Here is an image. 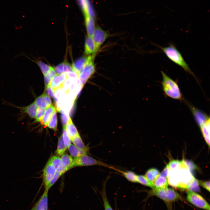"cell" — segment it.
Returning a JSON list of instances; mask_svg holds the SVG:
<instances>
[{"instance_id":"6da1fadb","label":"cell","mask_w":210,"mask_h":210,"mask_svg":"<svg viewBox=\"0 0 210 210\" xmlns=\"http://www.w3.org/2000/svg\"><path fill=\"white\" fill-rule=\"evenodd\" d=\"M194 178L183 160L180 167L175 170H169L167 178L168 183L171 186L181 189H188Z\"/></svg>"},{"instance_id":"7a4b0ae2","label":"cell","mask_w":210,"mask_h":210,"mask_svg":"<svg viewBox=\"0 0 210 210\" xmlns=\"http://www.w3.org/2000/svg\"><path fill=\"white\" fill-rule=\"evenodd\" d=\"M158 46L170 60L183 68L186 72L191 75L198 81L196 77L190 68L180 52L173 44H170L165 47Z\"/></svg>"},{"instance_id":"3957f363","label":"cell","mask_w":210,"mask_h":210,"mask_svg":"<svg viewBox=\"0 0 210 210\" xmlns=\"http://www.w3.org/2000/svg\"><path fill=\"white\" fill-rule=\"evenodd\" d=\"M162 88L165 95L174 99L182 100V95L176 82L161 71Z\"/></svg>"},{"instance_id":"277c9868","label":"cell","mask_w":210,"mask_h":210,"mask_svg":"<svg viewBox=\"0 0 210 210\" xmlns=\"http://www.w3.org/2000/svg\"><path fill=\"white\" fill-rule=\"evenodd\" d=\"M94 165L103 166L115 171H117V169L113 166L107 164L100 160H97L86 154L75 158L70 166L69 169L77 166Z\"/></svg>"},{"instance_id":"5b68a950","label":"cell","mask_w":210,"mask_h":210,"mask_svg":"<svg viewBox=\"0 0 210 210\" xmlns=\"http://www.w3.org/2000/svg\"><path fill=\"white\" fill-rule=\"evenodd\" d=\"M95 54L88 55L84 66L79 75L81 85L83 87L88 79L95 72L94 62Z\"/></svg>"},{"instance_id":"8992f818","label":"cell","mask_w":210,"mask_h":210,"mask_svg":"<svg viewBox=\"0 0 210 210\" xmlns=\"http://www.w3.org/2000/svg\"><path fill=\"white\" fill-rule=\"evenodd\" d=\"M150 193L167 202H173L181 198L180 195L176 191L168 188L161 189H152Z\"/></svg>"},{"instance_id":"52a82bcc","label":"cell","mask_w":210,"mask_h":210,"mask_svg":"<svg viewBox=\"0 0 210 210\" xmlns=\"http://www.w3.org/2000/svg\"><path fill=\"white\" fill-rule=\"evenodd\" d=\"M187 200L194 206L205 210H210V205L202 196L195 192L187 191Z\"/></svg>"},{"instance_id":"ba28073f","label":"cell","mask_w":210,"mask_h":210,"mask_svg":"<svg viewBox=\"0 0 210 210\" xmlns=\"http://www.w3.org/2000/svg\"><path fill=\"white\" fill-rule=\"evenodd\" d=\"M110 36L109 33L99 27H95L92 37L98 50Z\"/></svg>"},{"instance_id":"9c48e42d","label":"cell","mask_w":210,"mask_h":210,"mask_svg":"<svg viewBox=\"0 0 210 210\" xmlns=\"http://www.w3.org/2000/svg\"><path fill=\"white\" fill-rule=\"evenodd\" d=\"M56 171L55 167L48 161L43 170L42 178L45 190H46Z\"/></svg>"},{"instance_id":"30bf717a","label":"cell","mask_w":210,"mask_h":210,"mask_svg":"<svg viewBox=\"0 0 210 210\" xmlns=\"http://www.w3.org/2000/svg\"><path fill=\"white\" fill-rule=\"evenodd\" d=\"M6 103L8 105L18 109L21 114H25L31 118H35L38 108L34 102L28 105L23 106H16L10 103Z\"/></svg>"},{"instance_id":"8fae6325","label":"cell","mask_w":210,"mask_h":210,"mask_svg":"<svg viewBox=\"0 0 210 210\" xmlns=\"http://www.w3.org/2000/svg\"><path fill=\"white\" fill-rule=\"evenodd\" d=\"M48 192L45 190L38 200L29 210H48Z\"/></svg>"},{"instance_id":"7c38bea8","label":"cell","mask_w":210,"mask_h":210,"mask_svg":"<svg viewBox=\"0 0 210 210\" xmlns=\"http://www.w3.org/2000/svg\"><path fill=\"white\" fill-rule=\"evenodd\" d=\"M67 78L65 73L56 74L52 79L50 85L55 91L58 88H62L64 82Z\"/></svg>"},{"instance_id":"4fadbf2b","label":"cell","mask_w":210,"mask_h":210,"mask_svg":"<svg viewBox=\"0 0 210 210\" xmlns=\"http://www.w3.org/2000/svg\"><path fill=\"white\" fill-rule=\"evenodd\" d=\"M34 102L37 108H43L46 109L52 105L50 98L45 93H43L37 97Z\"/></svg>"},{"instance_id":"5bb4252c","label":"cell","mask_w":210,"mask_h":210,"mask_svg":"<svg viewBox=\"0 0 210 210\" xmlns=\"http://www.w3.org/2000/svg\"><path fill=\"white\" fill-rule=\"evenodd\" d=\"M84 46L85 53L87 55L96 54L98 51L92 37L88 36L86 38Z\"/></svg>"},{"instance_id":"9a60e30c","label":"cell","mask_w":210,"mask_h":210,"mask_svg":"<svg viewBox=\"0 0 210 210\" xmlns=\"http://www.w3.org/2000/svg\"><path fill=\"white\" fill-rule=\"evenodd\" d=\"M168 182L167 178L160 174L153 183V189H163L167 188Z\"/></svg>"},{"instance_id":"2e32d148","label":"cell","mask_w":210,"mask_h":210,"mask_svg":"<svg viewBox=\"0 0 210 210\" xmlns=\"http://www.w3.org/2000/svg\"><path fill=\"white\" fill-rule=\"evenodd\" d=\"M84 15L88 36L92 37L95 28L94 18L87 15Z\"/></svg>"},{"instance_id":"e0dca14e","label":"cell","mask_w":210,"mask_h":210,"mask_svg":"<svg viewBox=\"0 0 210 210\" xmlns=\"http://www.w3.org/2000/svg\"><path fill=\"white\" fill-rule=\"evenodd\" d=\"M87 57L83 56L75 61L72 66L73 71L79 76L82 71L86 63Z\"/></svg>"},{"instance_id":"ac0fdd59","label":"cell","mask_w":210,"mask_h":210,"mask_svg":"<svg viewBox=\"0 0 210 210\" xmlns=\"http://www.w3.org/2000/svg\"><path fill=\"white\" fill-rule=\"evenodd\" d=\"M210 120L199 126L203 136L207 144L210 146Z\"/></svg>"},{"instance_id":"d6986e66","label":"cell","mask_w":210,"mask_h":210,"mask_svg":"<svg viewBox=\"0 0 210 210\" xmlns=\"http://www.w3.org/2000/svg\"><path fill=\"white\" fill-rule=\"evenodd\" d=\"M65 129L68 135L71 139L75 136L79 134L70 117L69 121L66 126Z\"/></svg>"},{"instance_id":"ffe728a7","label":"cell","mask_w":210,"mask_h":210,"mask_svg":"<svg viewBox=\"0 0 210 210\" xmlns=\"http://www.w3.org/2000/svg\"><path fill=\"white\" fill-rule=\"evenodd\" d=\"M54 69L57 75L73 71L72 65L66 62H63L60 64L56 66Z\"/></svg>"},{"instance_id":"44dd1931","label":"cell","mask_w":210,"mask_h":210,"mask_svg":"<svg viewBox=\"0 0 210 210\" xmlns=\"http://www.w3.org/2000/svg\"><path fill=\"white\" fill-rule=\"evenodd\" d=\"M46 109L44 114L41 122V124L44 125H47L52 113L56 110L55 107L52 105H51Z\"/></svg>"},{"instance_id":"7402d4cb","label":"cell","mask_w":210,"mask_h":210,"mask_svg":"<svg viewBox=\"0 0 210 210\" xmlns=\"http://www.w3.org/2000/svg\"><path fill=\"white\" fill-rule=\"evenodd\" d=\"M77 1L84 15L87 14L93 10L89 0H77Z\"/></svg>"},{"instance_id":"603a6c76","label":"cell","mask_w":210,"mask_h":210,"mask_svg":"<svg viewBox=\"0 0 210 210\" xmlns=\"http://www.w3.org/2000/svg\"><path fill=\"white\" fill-rule=\"evenodd\" d=\"M68 148L71 155L76 158L86 155L87 152L81 150L71 144Z\"/></svg>"},{"instance_id":"cb8c5ba5","label":"cell","mask_w":210,"mask_h":210,"mask_svg":"<svg viewBox=\"0 0 210 210\" xmlns=\"http://www.w3.org/2000/svg\"><path fill=\"white\" fill-rule=\"evenodd\" d=\"M71 140L74 145L76 147L87 152H88V148L85 146L79 134L74 137Z\"/></svg>"},{"instance_id":"d4e9b609","label":"cell","mask_w":210,"mask_h":210,"mask_svg":"<svg viewBox=\"0 0 210 210\" xmlns=\"http://www.w3.org/2000/svg\"><path fill=\"white\" fill-rule=\"evenodd\" d=\"M108 178L109 177H107V179L103 182V189L100 193L103 202L105 210H113L109 203L105 191L106 183Z\"/></svg>"},{"instance_id":"484cf974","label":"cell","mask_w":210,"mask_h":210,"mask_svg":"<svg viewBox=\"0 0 210 210\" xmlns=\"http://www.w3.org/2000/svg\"><path fill=\"white\" fill-rule=\"evenodd\" d=\"M160 174V172L158 170L155 168H152L146 172L145 176L153 184L154 181Z\"/></svg>"},{"instance_id":"4316f807","label":"cell","mask_w":210,"mask_h":210,"mask_svg":"<svg viewBox=\"0 0 210 210\" xmlns=\"http://www.w3.org/2000/svg\"><path fill=\"white\" fill-rule=\"evenodd\" d=\"M119 172L129 181L133 183H137V175L133 171H123L120 170Z\"/></svg>"},{"instance_id":"83f0119b","label":"cell","mask_w":210,"mask_h":210,"mask_svg":"<svg viewBox=\"0 0 210 210\" xmlns=\"http://www.w3.org/2000/svg\"><path fill=\"white\" fill-rule=\"evenodd\" d=\"M61 158L62 165L66 168L67 170L72 164L73 159L71 156L67 154H64Z\"/></svg>"},{"instance_id":"f1b7e54d","label":"cell","mask_w":210,"mask_h":210,"mask_svg":"<svg viewBox=\"0 0 210 210\" xmlns=\"http://www.w3.org/2000/svg\"><path fill=\"white\" fill-rule=\"evenodd\" d=\"M47 126L50 128L54 131H56L57 129V118L56 110L52 113Z\"/></svg>"},{"instance_id":"f546056e","label":"cell","mask_w":210,"mask_h":210,"mask_svg":"<svg viewBox=\"0 0 210 210\" xmlns=\"http://www.w3.org/2000/svg\"><path fill=\"white\" fill-rule=\"evenodd\" d=\"M66 148L63 141L62 136H60L58 141L56 153L60 156H62L64 154Z\"/></svg>"},{"instance_id":"4dcf8cb0","label":"cell","mask_w":210,"mask_h":210,"mask_svg":"<svg viewBox=\"0 0 210 210\" xmlns=\"http://www.w3.org/2000/svg\"><path fill=\"white\" fill-rule=\"evenodd\" d=\"M137 182L142 185L150 187L153 189V184L145 176L141 175H137Z\"/></svg>"},{"instance_id":"1f68e13d","label":"cell","mask_w":210,"mask_h":210,"mask_svg":"<svg viewBox=\"0 0 210 210\" xmlns=\"http://www.w3.org/2000/svg\"><path fill=\"white\" fill-rule=\"evenodd\" d=\"M183 164V160H173L170 162L166 167L169 170H172L178 168L182 165Z\"/></svg>"},{"instance_id":"d6a6232c","label":"cell","mask_w":210,"mask_h":210,"mask_svg":"<svg viewBox=\"0 0 210 210\" xmlns=\"http://www.w3.org/2000/svg\"><path fill=\"white\" fill-rule=\"evenodd\" d=\"M199 183L198 180L194 178L189 184L188 190L194 192H199L200 189L199 187Z\"/></svg>"},{"instance_id":"836d02e7","label":"cell","mask_w":210,"mask_h":210,"mask_svg":"<svg viewBox=\"0 0 210 210\" xmlns=\"http://www.w3.org/2000/svg\"><path fill=\"white\" fill-rule=\"evenodd\" d=\"M55 167L56 170L60 168L62 165L61 158L56 156L52 157L48 161Z\"/></svg>"},{"instance_id":"e575fe53","label":"cell","mask_w":210,"mask_h":210,"mask_svg":"<svg viewBox=\"0 0 210 210\" xmlns=\"http://www.w3.org/2000/svg\"><path fill=\"white\" fill-rule=\"evenodd\" d=\"M62 136L64 145L67 149L71 144V140L68 135L65 128H63Z\"/></svg>"},{"instance_id":"d590c367","label":"cell","mask_w":210,"mask_h":210,"mask_svg":"<svg viewBox=\"0 0 210 210\" xmlns=\"http://www.w3.org/2000/svg\"><path fill=\"white\" fill-rule=\"evenodd\" d=\"M46 109L43 108H38L34 122H41L44 114Z\"/></svg>"},{"instance_id":"8d00e7d4","label":"cell","mask_w":210,"mask_h":210,"mask_svg":"<svg viewBox=\"0 0 210 210\" xmlns=\"http://www.w3.org/2000/svg\"><path fill=\"white\" fill-rule=\"evenodd\" d=\"M62 174L59 170H56V172L50 181L47 188L46 190H45L48 191L50 188L55 183L60 176Z\"/></svg>"},{"instance_id":"74e56055","label":"cell","mask_w":210,"mask_h":210,"mask_svg":"<svg viewBox=\"0 0 210 210\" xmlns=\"http://www.w3.org/2000/svg\"><path fill=\"white\" fill-rule=\"evenodd\" d=\"M36 63L39 67L43 75L46 74L52 67L41 61H37Z\"/></svg>"},{"instance_id":"f35d334b","label":"cell","mask_w":210,"mask_h":210,"mask_svg":"<svg viewBox=\"0 0 210 210\" xmlns=\"http://www.w3.org/2000/svg\"><path fill=\"white\" fill-rule=\"evenodd\" d=\"M61 120L63 128H65L69 120L70 117L69 115L65 113L63 110L61 109Z\"/></svg>"},{"instance_id":"ab89813d","label":"cell","mask_w":210,"mask_h":210,"mask_svg":"<svg viewBox=\"0 0 210 210\" xmlns=\"http://www.w3.org/2000/svg\"><path fill=\"white\" fill-rule=\"evenodd\" d=\"M45 91L47 94L53 98L55 103V106L58 102V100L55 95V91L50 85L45 87Z\"/></svg>"},{"instance_id":"60d3db41","label":"cell","mask_w":210,"mask_h":210,"mask_svg":"<svg viewBox=\"0 0 210 210\" xmlns=\"http://www.w3.org/2000/svg\"><path fill=\"white\" fill-rule=\"evenodd\" d=\"M73 79L68 78L63 83L62 88L65 94L69 92V89Z\"/></svg>"},{"instance_id":"b9f144b4","label":"cell","mask_w":210,"mask_h":210,"mask_svg":"<svg viewBox=\"0 0 210 210\" xmlns=\"http://www.w3.org/2000/svg\"><path fill=\"white\" fill-rule=\"evenodd\" d=\"M67 77L73 79L79 78V76L73 71H67L65 73Z\"/></svg>"},{"instance_id":"7bdbcfd3","label":"cell","mask_w":210,"mask_h":210,"mask_svg":"<svg viewBox=\"0 0 210 210\" xmlns=\"http://www.w3.org/2000/svg\"><path fill=\"white\" fill-rule=\"evenodd\" d=\"M199 184L208 191H210V182L209 181H200Z\"/></svg>"},{"instance_id":"ee69618b","label":"cell","mask_w":210,"mask_h":210,"mask_svg":"<svg viewBox=\"0 0 210 210\" xmlns=\"http://www.w3.org/2000/svg\"><path fill=\"white\" fill-rule=\"evenodd\" d=\"M184 161L190 170L194 169L196 168V165L191 162L187 160H184Z\"/></svg>"},{"instance_id":"f6af8a7d","label":"cell","mask_w":210,"mask_h":210,"mask_svg":"<svg viewBox=\"0 0 210 210\" xmlns=\"http://www.w3.org/2000/svg\"><path fill=\"white\" fill-rule=\"evenodd\" d=\"M45 87L50 85L52 78L46 74L44 75Z\"/></svg>"},{"instance_id":"bcb514c9","label":"cell","mask_w":210,"mask_h":210,"mask_svg":"<svg viewBox=\"0 0 210 210\" xmlns=\"http://www.w3.org/2000/svg\"><path fill=\"white\" fill-rule=\"evenodd\" d=\"M169 172V169L167 167L164 169L162 172L160 174L161 175L167 178L168 173Z\"/></svg>"}]
</instances>
